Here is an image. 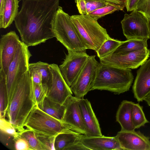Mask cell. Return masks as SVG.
Listing matches in <instances>:
<instances>
[{
	"label": "cell",
	"instance_id": "cell-1",
	"mask_svg": "<svg viewBox=\"0 0 150 150\" xmlns=\"http://www.w3.org/2000/svg\"><path fill=\"white\" fill-rule=\"evenodd\" d=\"M60 0H22L15 20L21 41L28 47L36 46L55 37L52 24Z\"/></svg>",
	"mask_w": 150,
	"mask_h": 150
},
{
	"label": "cell",
	"instance_id": "cell-2",
	"mask_svg": "<svg viewBox=\"0 0 150 150\" xmlns=\"http://www.w3.org/2000/svg\"><path fill=\"white\" fill-rule=\"evenodd\" d=\"M36 105L33 81L28 70L18 82L7 111L8 120L18 132L24 130L25 121Z\"/></svg>",
	"mask_w": 150,
	"mask_h": 150
},
{
	"label": "cell",
	"instance_id": "cell-3",
	"mask_svg": "<svg viewBox=\"0 0 150 150\" xmlns=\"http://www.w3.org/2000/svg\"><path fill=\"white\" fill-rule=\"evenodd\" d=\"M133 79L130 69L110 66L100 62L90 91L104 90L120 94L129 90Z\"/></svg>",
	"mask_w": 150,
	"mask_h": 150
},
{
	"label": "cell",
	"instance_id": "cell-4",
	"mask_svg": "<svg viewBox=\"0 0 150 150\" xmlns=\"http://www.w3.org/2000/svg\"><path fill=\"white\" fill-rule=\"evenodd\" d=\"M74 26L86 49L96 51L103 43L110 38L106 30L101 26L97 20L88 14L71 16Z\"/></svg>",
	"mask_w": 150,
	"mask_h": 150
},
{
	"label": "cell",
	"instance_id": "cell-5",
	"mask_svg": "<svg viewBox=\"0 0 150 150\" xmlns=\"http://www.w3.org/2000/svg\"><path fill=\"white\" fill-rule=\"evenodd\" d=\"M52 26L55 37L68 51L86 50L74 26L71 16L64 12L60 6L56 13Z\"/></svg>",
	"mask_w": 150,
	"mask_h": 150
},
{
	"label": "cell",
	"instance_id": "cell-6",
	"mask_svg": "<svg viewBox=\"0 0 150 150\" xmlns=\"http://www.w3.org/2000/svg\"><path fill=\"white\" fill-rule=\"evenodd\" d=\"M24 128L35 133L51 136H55L60 133L68 131L79 133L62 121L44 112L37 105L30 112Z\"/></svg>",
	"mask_w": 150,
	"mask_h": 150
},
{
	"label": "cell",
	"instance_id": "cell-7",
	"mask_svg": "<svg viewBox=\"0 0 150 150\" xmlns=\"http://www.w3.org/2000/svg\"><path fill=\"white\" fill-rule=\"evenodd\" d=\"M28 47L21 41L14 58L9 65L6 76L8 105L18 82L29 70V59L32 54Z\"/></svg>",
	"mask_w": 150,
	"mask_h": 150
},
{
	"label": "cell",
	"instance_id": "cell-8",
	"mask_svg": "<svg viewBox=\"0 0 150 150\" xmlns=\"http://www.w3.org/2000/svg\"><path fill=\"white\" fill-rule=\"evenodd\" d=\"M121 23L127 40L149 39L148 18L141 12L134 10L129 14H125Z\"/></svg>",
	"mask_w": 150,
	"mask_h": 150
},
{
	"label": "cell",
	"instance_id": "cell-9",
	"mask_svg": "<svg viewBox=\"0 0 150 150\" xmlns=\"http://www.w3.org/2000/svg\"><path fill=\"white\" fill-rule=\"evenodd\" d=\"M150 50L147 48L130 52L112 54L100 59L103 64L126 69H137L147 60Z\"/></svg>",
	"mask_w": 150,
	"mask_h": 150
},
{
	"label": "cell",
	"instance_id": "cell-10",
	"mask_svg": "<svg viewBox=\"0 0 150 150\" xmlns=\"http://www.w3.org/2000/svg\"><path fill=\"white\" fill-rule=\"evenodd\" d=\"M95 57V55L89 56L78 77L70 87L75 97L77 98H83L90 91L100 63Z\"/></svg>",
	"mask_w": 150,
	"mask_h": 150
},
{
	"label": "cell",
	"instance_id": "cell-11",
	"mask_svg": "<svg viewBox=\"0 0 150 150\" xmlns=\"http://www.w3.org/2000/svg\"><path fill=\"white\" fill-rule=\"evenodd\" d=\"M89 56L86 50L68 51L64 61L59 67L63 77L69 87L78 77Z\"/></svg>",
	"mask_w": 150,
	"mask_h": 150
},
{
	"label": "cell",
	"instance_id": "cell-12",
	"mask_svg": "<svg viewBox=\"0 0 150 150\" xmlns=\"http://www.w3.org/2000/svg\"><path fill=\"white\" fill-rule=\"evenodd\" d=\"M21 41L14 31L2 35L0 40V70L7 74L9 65L13 60Z\"/></svg>",
	"mask_w": 150,
	"mask_h": 150
},
{
	"label": "cell",
	"instance_id": "cell-13",
	"mask_svg": "<svg viewBox=\"0 0 150 150\" xmlns=\"http://www.w3.org/2000/svg\"><path fill=\"white\" fill-rule=\"evenodd\" d=\"M52 74V82L46 96L51 100L63 104L72 94L70 87L63 77L57 64H50Z\"/></svg>",
	"mask_w": 150,
	"mask_h": 150
},
{
	"label": "cell",
	"instance_id": "cell-14",
	"mask_svg": "<svg viewBox=\"0 0 150 150\" xmlns=\"http://www.w3.org/2000/svg\"><path fill=\"white\" fill-rule=\"evenodd\" d=\"M63 104L65 107V111L62 121L79 133L87 136V130L80 109L79 98L71 95Z\"/></svg>",
	"mask_w": 150,
	"mask_h": 150
},
{
	"label": "cell",
	"instance_id": "cell-15",
	"mask_svg": "<svg viewBox=\"0 0 150 150\" xmlns=\"http://www.w3.org/2000/svg\"><path fill=\"white\" fill-rule=\"evenodd\" d=\"M115 137L122 150H150L149 138L139 131L121 130Z\"/></svg>",
	"mask_w": 150,
	"mask_h": 150
},
{
	"label": "cell",
	"instance_id": "cell-16",
	"mask_svg": "<svg viewBox=\"0 0 150 150\" xmlns=\"http://www.w3.org/2000/svg\"><path fill=\"white\" fill-rule=\"evenodd\" d=\"M132 91L134 98L139 102L144 100L150 93V59L144 62L137 71Z\"/></svg>",
	"mask_w": 150,
	"mask_h": 150
},
{
	"label": "cell",
	"instance_id": "cell-17",
	"mask_svg": "<svg viewBox=\"0 0 150 150\" xmlns=\"http://www.w3.org/2000/svg\"><path fill=\"white\" fill-rule=\"evenodd\" d=\"M79 103L83 119L87 130V136H103L98 120L90 101L87 99L79 98Z\"/></svg>",
	"mask_w": 150,
	"mask_h": 150
},
{
	"label": "cell",
	"instance_id": "cell-18",
	"mask_svg": "<svg viewBox=\"0 0 150 150\" xmlns=\"http://www.w3.org/2000/svg\"><path fill=\"white\" fill-rule=\"evenodd\" d=\"M80 141L90 150H122L115 136L89 137L84 135Z\"/></svg>",
	"mask_w": 150,
	"mask_h": 150
},
{
	"label": "cell",
	"instance_id": "cell-19",
	"mask_svg": "<svg viewBox=\"0 0 150 150\" xmlns=\"http://www.w3.org/2000/svg\"><path fill=\"white\" fill-rule=\"evenodd\" d=\"M134 103L123 100L119 105L116 114V121L121 125L123 131H133L135 129L132 120V110Z\"/></svg>",
	"mask_w": 150,
	"mask_h": 150
},
{
	"label": "cell",
	"instance_id": "cell-20",
	"mask_svg": "<svg viewBox=\"0 0 150 150\" xmlns=\"http://www.w3.org/2000/svg\"><path fill=\"white\" fill-rule=\"evenodd\" d=\"M18 0H2L0 4V28H6L14 20L18 12Z\"/></svg>",
	"mask_w": 150,
	"mask_h": 150
},
{
	"label": "cell",
	"instance_id": "cell-21",
	"mask_svg": "<svg viewBox=\"0 0 150 150\" xmlns=\"http://www.w3.org/2000/svg\"><path fill=\"white\" fill-rule=\"evenodd\" d=\"M84 135L74 131L64 132L58 134L55 139V150H67L70 146L80 141Z\"/></svg>",
	"mask_w": 150,
	"mask_h": 150
},
{
	"label": "cell",
	"instance_id": "cell-22",
	"mask_svg": "<svg viewBox=\"0 0 150 150\" xmlns=\"http://www.w3.org/2000/svg\"><path fill=\"white\" fill-rule=\"evenodd\" d=\"M39 108L54 117L62 120L65 111V107L46 96L43 100L37 105Z\"/></svg>",
	"mask_w": 150,
	"mask_h": 150
},
{
	"label": "cell",
	"instance_id": "cell-23",
	"mask_svg": "<svg viewBox=\"0 0 150 150\" xmlns=\"http://www.w3.org/2000/svg\"><path fill=\"white\" fill-rule=\"evenodd\" d=\"M147 40L129 39L123 41L112 54L134 52L147 48Z\"/></svg>",
	"mask_w": 150,
	"mask_h": 150
},
{
	"label": "cell",
	"instance_id": "cell-24",
	"mask_svg": "<svg viewBox=\"0 0 150 150\" xmlns=\"http://www.w3.org/2000/svg\"><path fill=\"white\" fill-rule=\"evenodd\" d=\"M29 66L39 72L41 76L42 85L48 87L49 89L51 85L52 79V74L50 64L39 61L30 63Z\"/></svg>",
	"mask_w": 150,
	"mask_h": 150
},
{
	"label": "cell",
	"instance_id": "cell-25",
	"mask_svg": "<svg viewBox=\"0 0 150 150\" xmlns=\"http://www.w3.org/2000/svg\"><path fill=\"white\" fill-rule=\"evenodd\" d=\"M8 101L6 83V76L0 70V117L5 118L8 107Z\"/></svg>",
	"mask_w": 150,
	"mask_h": 150
},
{
	"label": "cell",
	"instance_id": "cell-26",
	"mask_svg": "<svg viewBox=\"0 0 150 150\" xmlns=\"http://www.w3.org/2000/svg\"><path fill=\"white\" fill-rule=\"evenodd\" d=\"M122 41L111 38L107 39L96 51L98 57L100 59L112 54Z\"/></svg>",
	"mask_w": 150,
	"mask_h": 150
},
{
	"label": "cell",
	"instance_id": "cell-27",
	"mask_svg": "<svg viewBox=\"0 0 150 150\" xmlns=\"http://www.w3.org/2000/svg\"><path fill=\"white\" fill-rule=\"evenodd\" d=\"M143 107L139 103L134 104L132 110V120L135 129H138L149 121L146 119L143 109Z\"/></svg>",
	"mask_w": 150,
	"mask_h": 150
},
{
	"label": "cell",
	"instance_id": "cell-28",
	"mask_svg": "<svg viewBox=\"0 0 150 150\" xmlns=\"http://www.w3.org/2000/svg\"><path fill=\"white\" fill-rule=\"evenodd\" d=\"M125 7V6L123 5L108 4L92 11L88 15L98 20L106 15L112 13L115 11H123Z\"/></svg>",
	"mask_w": 150,
	"mask_h": 150
},
{
	"label": "cell",
	"instance_id": "cell-29",
	"mask_svg": "<svg viewBox=\"0 0 150 150\" xmlns=\"http://www.w3.org/2000/svg\"><path fill=\"white\" fill-rule=\"evenodd\" d=\"M19 133L27 141L32 150H44L33 131L25 129Z\"/></svg>",
	"mask_w": 150,
	"mask_h": 150
},
{
	"label": "cell",
	"instance_id": "cell-30",
	"mask_svg": "<svg viewBox=\"0 0 150 150\" xmlns=\"http://www.w3.org/2000/svg\"><path fill=\"white\" fill-rule=\"evenodd\" d=\"M33 87L36 105H38L41 103L46 96L48 88L46 86L40 85L33 82Z\"/></svg>",
	"mask_w": 150,
	"mask_h": 150
},
{
	"label": "cell",
	"instance_id": "cell-31",
	"mask_svg": "<svg viewBox=\"0 0 150 150\" xmlns=\"http://www.w3.org/2000/svg\"><path fill=\"white\" fill-rule=\"evenodd\" d=\"M35 135L44 150H55L54 141L55 136H51L35 133Z\"/></svg>",
	"mask_w": 150,
	"mask_h": 150
},
{
	"label": "cell",
	"instance_id": "cell-32",
	"mask_svg": "<svg viewBox=\"0 0 150 150\" xmlns=\"http://www.w3.org/2000/svg\"><path fill=\"white\" fill-rule=\"evenodd\" d=\"M0 128L1 131L14 137L19 134L12 124L5 118H0Z\"/></svg>",
	"mask_w": 150,
	"mask_h": 150
},
{
	"label": "cell",
	"instance_id": "cell-33",
	"mask_svg": "<svg viewBox=\"0 0 150 150\" xmlns=\"http://www.w3.org/2000/svg\"><path fill=\"white\" fill-rule=\"evenodd\" d=\"M13 146L16 150H33L27 141L19 134L14 137Z\"/></svg>",
	"mask_w": 150,
	"mask_h": 150
},
{
	"label": "cell",
	"instance_id": "cell-34",
	"mask_svg": "<svg viewBox=\"0 0 150 150\" xmlns=\"http://www.w3.org/2000/svg\"><path fill=\"white\" fill-rule=\"evenodd\" d=\"M85 1L86 2L87 14L97 9L110 4L107 2L101 0H85Z\"/></svg>",
	"mask_w": 150,
	"mask_h": 150
},
{
	"label": "cell",
	"instance_id": "cell-35",
	"mask_svg": "<svg viewBox=\"0 0 150 150\" xmlns=\"http://www.w3.org/2000/svg\"><path fill=\"white\" fill-rule=\"evenodd\" d=\"M136 10L143 13L147 18L150 19V0H141Z\"/></svg>",
	"mask_w": 150,
	"mask_h": 150
},
{
	"label": "cell",
	"instance_id": "cell-36",
	"mask_svg": "<svg viewBox=\"0 0 150 150\" xmlns=\"http://www.w3.org/2000/svg\"><path fill=\"white\" fill-rule=\"evenodd\" d=\"M29 70L33 82L36 84L42 85V77L39 72L37 70L29 66Z\"/></svg>",
	"mask_w": 150,
	"mask_h": 150
},
{
	"label": "cell",
	"instance_id": "cell-37",
	"mask_svg": "<svg viewBox=\"0 0 150 150\" xmlns=\"http://www.w3.org/2000/svg\"><path fill=\"white\" fill-rule=\"evenodd\" d=\"M141 0H125V7L127 11L136 10Z\"/></svg>",
	"mask_w": 150,
	"mask_h": 150
},
{
	"label": "cell",
	"instance_id": "cell-38",
	"mask_svg": "<svg viewBox=\"0 0 150 150\" xmlns=\"http://www.w3.org/2000/svg\"><path fill=\"white\" fill-rule=\"evenodd\" d=\"M75 1L79 12L80 14H87L85 0H75Z\"/></svg>",
	"mask_w": 150,
	"mask_h": 150
},
{
	"label": "cell",
	"instance_id": "cell-39",
	"mask_svg": "<svg viewBox=\"0 0 150 150\" xmlns=\"http://www.w3.org/2000/svg\"><path fill=\"white\" fill-rule=\"evenodd\" d=\"M90 150L89 149L85 146L80 141L76 143L68 148L67 150Z\"/></svg>",
	"mask_w": 150,
	"mask_h": 150
},
{
	"label": "cell",
	"instance_id": "cell-40",
	"mask_svg": "<svg viewBox=\"0 0 150 150\" xmlns=\"http://www.w3.org/2000/svg\"><path fill=\"white\" fill-rule=\"evenodd\" d=\"M111 5H125V0H102Z\"/></svg>",
	"mask_w": 150,
	"mask_h": 150
},
{
	"label": "cell",
	"instance_id": "cell-41",
	"mask_svg": "<svg viewBox=\"0 0 150 150\" xmlns=\"http://www.w3.org/2000/svg\"><path fill=\"white\" fill-rule=\"evenodd\" d=\"M144 100L150 106V93L146 96L144 98Z\"/></svg>",
	"mask_w": 150,
	"mask_h": 150
},
{
	"label": "cell",
	"instance_id": "cell-42",
	"mask_svg": "<svg viewBox=\"0 0 150 150\" xmlns=\"http://www.w3.org/2000/svg\"><path fill=\"white\" fill-rule=\"evenodd\" d=\"M148 26L149 28L148 38L150 39V19L148 18Z\"/></svg>",
	"mask_w": 150,
	"mask_h": 150
},
{
	"label": "cell",
	"instance_id": "cell-43",
	"mask_svg": "<svg viewBox=\"0 0 150 150\" xmlns=\"http://www.w3.org/2000/svg\"><path fill=\"white\" fill-rule=\"evenodd\" d=\"M2 0H0V4L1 3Z\"/></svg>",
	"mask_w": 150,
	"mask_h": 150
}]
</instances>
